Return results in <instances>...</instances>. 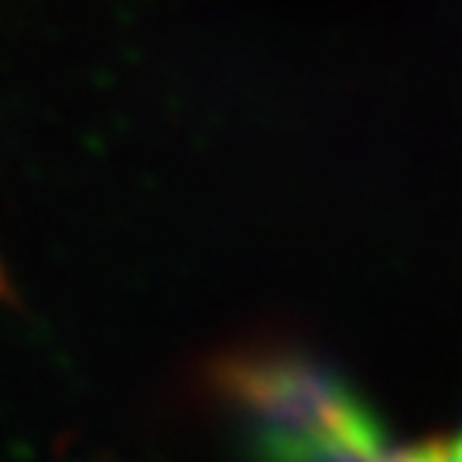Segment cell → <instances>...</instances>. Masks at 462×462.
<instances>
[{
  "label": "cell",
  "mask_w": 462,
  "mask_h": 462,
  "mask_svg": "<svg viewBox=\"0 0 462 462\" xmlns=\"http://www.w3.org/2000/svg\"><path fill=\"white\" fill-rule=\"evenodd\" d=\"M216 387L247 421L257 462H332L387 452L383 429L343 377L301 353L226 356Z\"/></svg>",
  "instance_id": "cell-1"
},
{
  "label": "cell",
  "mask_w": 462,
  "mask_h": 462,
  "mask_svg": "<svg viewBox=\"0 0 462 462\" xmlns=\"http://www.w3.org/2000/svg\"><path fill=\"white\" fill-rule=\"evenodd\" d=\"M332 462H387V452H380V456H343V459Z\"/></svg>",
  "instance_id": "cell-2"
}]
</instances>
